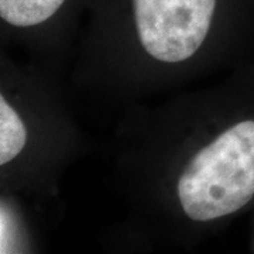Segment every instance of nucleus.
Here are the masks:
<instances>
[{
    "label": "nucleus",
    "mask_w": 254,
    "mask_h": 254,
    "mask_svg": "<svg viewBox=\"0 0 254 254\" xmlns=\"http://www.w3.org/2000/svg\"><path fill=\"white\" fill-rule=\"evenodd\" d=\"M254 196V120H246L202 148L178 181L185 215L208 222L237 212Z\"/></svg>",
    "instance_id": "1"
},
{
    "label": "nucleus",
    "mask_w": 254,
    "mask_h": 254,
    "mask_svg": "<svg viewBox=\"0 0 254 254\" xmlns=\"http://www.w3.org/2000/svg\"><path fill=\"white\" fill-rule=\"evenodd\" d=\"M216 0H133L140 43L153 58L181 63L206 38Z\"/></svg>",
    "instance_id": "2"
},
{
    "label": "nucleus",
    "mask_w": 254,
    "mask_h": 254,
    "mask_svg": "<svg viewBox=\"0 0 254 254\" xmlns=\"http://www.w3.org/2000/svg\"><path fill=\"white\" fill-rule=\"evenodd\" d=\"M65 0H0V16L11 26L30 27L44 23Z\"/></svg>",
    "instance_id": "3"
},
{
    "label": "nucleus",
    "mask_w": 254,
    "mask_h": 254,
    "mask_svg": "<svg viewBox=\"0 0 254 254\" xmlns=\"http://www.w3.org/2000/svg\"><path fill=\"white\" fill-rule=\"evenodd\" d=\"M27 141L24 123L14 109L0 98V164L10 163L20 154Z\"/></svg>",
    "instance_id": "4"
}]
</instances>
